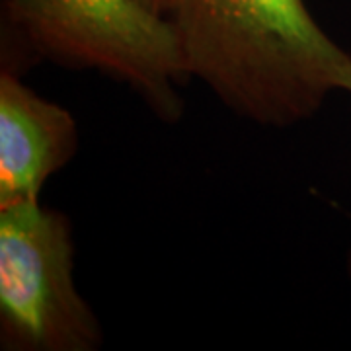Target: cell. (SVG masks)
I'll return each mask as SVG.
<instances>
[{
    "label": "cell",
    "mask_w": 351,
    "mask_h": 351,
    "mask_svg": "<svg viewBox=\"0 0 351 351\" xmlns=\"http://www.w3.org/2000/svg\"><path fill=\"white\" fill-rule=\"evenodd\" d=\"M170 20L189 75L262 125H293L351 92V57L302 0H178Z\"/></svg>",
    "instance_id": "cell-1"
},
{
    "label": "cell",
    "mask_w": 351,
    "mask_h": 351,
    "mask_svg": "<svg viewBox=\"0 0 351 351\" xmlns=\"http://www.w3.org/2000/svg\"><path fill=\"white\" fill-rule=\"evenodd\" d=\"M10 61L53 59L98 69L137 90L166 119L182 112L189 75L170 18L138 0H2Z\"/></svg>",
    "instance_id": "cell-2"
},
{
    "label": "cell",
    "mask_w": 351,
    "mask_h": 351,
    "mask_svg": "<svg viewBox=\"0 0 351 351\" xmlns=\"http://www.w3.org/2000/svg\"><path fill=\"white\" fill-rule=\"evenodd\" d=\"M73 232L64 215L22 203L0 209V348L90 351L100 324L73 279Z\"/></svg>",
    "instance_id": "cell-3"
},
{
    "label": "cell",
    "mask_w": 351,
    "mask_h": 351,
    "mask_svg": "<svg viewBox=\"0 0 351 351\" xmlns=\"http://www.w3.org/2000/svg\"><path fill=\"white\" fill-rule=\"evenodd\" d=\"M73 115L22 84L10 69L0 75V209L36 203L51 174L76 151Z\"/></svg>",
    "instance_id": "cell-4"
},
{
    "label": "cell",
    "mask_w": 351,
    "mask_h": 351,
    "mask_svg": "<svg viewBox=\"0 0 351 351\" xmlns=\"http://www.w3.org/2000/svg\"><path fill=\"white\" fill-rule=\"evenodd\" d=\"M138 2L145 4L152 12L166 16V18H170L176 10V6H178V0H138Z\"/></svg>",
    "instance_id": "cell-5"
},
{
    "label": "cell",
    "mask_w": 351,
    "mask_h": 351,
    "mask_svg": "<svg viewBox=\"0 0 351 351\" xmlns=\"http://www.w3.org/2000/svg\"><path fill=\"white\" fill-rule=\"evenodd\" d=\"M350 274H351V250H350Z\"/></svg>",
    "instance_id": "cell-6"
}]
</instances>
